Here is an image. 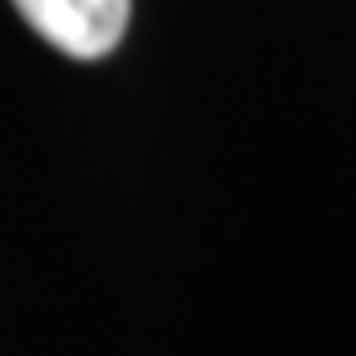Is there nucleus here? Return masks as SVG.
Here are the masks:
<instances>
[{
	"instance_id": "f257e3e1",
	"label": "nucleus",
	"mask_w": 356,
	"mask_h": 356,
	"mask_svg": "<svg viewBox=\"0 0 356 356\" xmlns=\"http://www.w3.org/2000/svg\"><path fill=\"white\" fill-rule=\"evenodd\" d=\"M15 10L74 60L109 55L129 25V0H15Z\"/></svg>"
}]
</instances>
